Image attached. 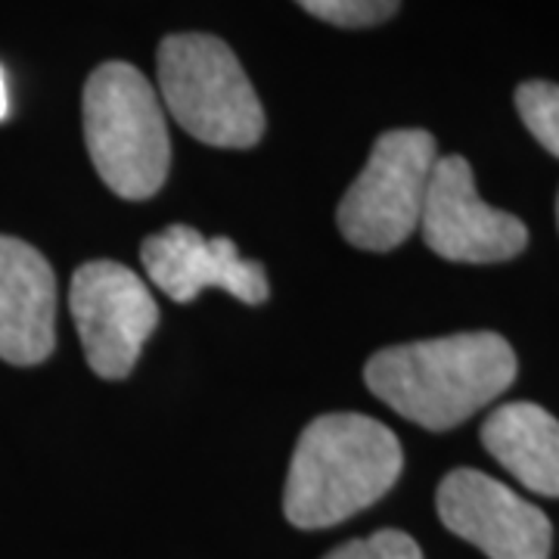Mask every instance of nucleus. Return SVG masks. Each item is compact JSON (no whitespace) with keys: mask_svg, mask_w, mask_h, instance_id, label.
Returning a JSON list of instances; mask_svg holds the SVG:
<instances>
[{"mask_svg":"<svg viewBox=\"0 0 559 559\" xmlns=\"http://www.w3.org/2000/svg\"><path fill=\"white\" fill-rule=\"evenodd\" d=\"M162 103L209 146L249 150L264 134V109L237 53L215 35H168L159 47Z\"/></svg>","mask_w":559,"mask_h":559,"instance_id":"4","label":"nucleus"},{"mask_svg":"<svg viewBox=\"0 0 559 559\" xmlns=\"http://www.w3.org/2000/svg\"><path fill=\"white\" fill-rule=\"evenodd\" d=\"M557 221H559V197H557Z\"/></svg>","mask_w":559,"mask_h":559,"instance_id":"16","label":"nucleus"},{"mask_svg":"<svg viewBox=\"0 0 559 559\" xmlns=\"http://www.w3.org/2000/svg\"><path fill=\"white\" fill-rule=\"evenodd\" d=\"M364 380L395 414L444 432L513 385L516 352L503 336L485 330L392 345L367 360Z\"/></svg>","mask_w":559,"mask_h":559,"instance_id":"1","label":"nucleus"},{"mask_svg":"<svg viewBox=\"0 0 559 559\" xmlns=\"http://www.w3.org/2000/svg\"><path fill=\"white\" fill-rule=\"evenodd\" d=\"M439 516L457 538L476 544L488 559H547L550 520L503 481L479 469H454L439 485Z\"/></svg>","mask_w":559,"mask_h":559,"instance_id":"8","label":"nucleus"},{"mask_svg":"<svg viewBox=\"0 0 559 559\" xmlns=\"http://www.w3.org/2000/svg\"><path fill=\"white\" fill-rule=\"evenodd\" d=\"M481 444L528 491L559 498V419L550 411L510 401L485 419Z\"/></svg>","mask_w":559,"mask_h":559,"instance_id":"11","label":"nucleus"},{"mask_svg":"<svg viewBox=\"0 0 559 559\" xmlns=\"http://www.w3.org/2000/svg\"><path fill=\"white\" fill-rule=\"evenodd\" d=\"M296 3L305 13L342 28L380 25L399 10V0H296Z\"/></svg>","mask_w":559,"mask_h":559,"instance_id":"13","label":"nucleus"},{"mask_svg":"<svg viewBox=\"0 0 559 559\" xmlns=\"http://www.w3.org/2000/svg\"><path fill=\"white\" fill-rule=\"evenodd\" d=\"M516 109L532 138L559 159V84L525 81L516 91Z\"/></svg>","mask_w":559,"mask_h":559,"instance_id":"12","label":"nucleus"},{"mask_svg":"<svg viewBox=\"0 0 559 559\" xmlns=\"http://www.w3.org/2000/svg\"><path fill=\"white\" fill-rule=\"evenodd\" d=\"M140 261L146 277L175 301H193L209 286H218L246 305H261L271 293L259 261L242 259L237 242L227 237L205 240L190 224H171L150 237L140 249Z\"/></svg>","mask_w":559,"mask_h":559,"instance_id":"9","label":"nucleus"},{"mask_svg":"<svg viewBox=\"0 0 559 559\" xmlns=\"http://www.w3.org/2000/svg\"><path fill=\"white\" fill-rule=\"evenodd\" d=\"M419 230L436 255L466 264L516 259L528 242V230L516 215L481 202L473 168L463 156H441L436 162Z\"/></svg>","mask_w":559,"mask_h":559,"instance_id":"7","label":"nucleus"},{"mask_svg":"<svg viewBox=\"0 0 559 559\" xmlns=\"http://www.w3.org/2000/svg\"><path fill=\"white\" fill-rule=\"evenodd\" d=\"M69 308L91 370L121 380L134 370L143 342L159 323L150 286L119 261H87L72 277Z\"/></svg>","mask_w":559,"mask_h":559,"instance_id":"6","label":"nucleus"},{"mask_svg":"<svg viewBox=\"0 0 559 559\" xmlns=\"http://www.w3.org/2000/svg\"><path fill=\"white\" fill-rule=\"evenodd\" d=\"M323 559H423L419 544L399 528H382L364 540H348Z\"/></svg>","mask_w":559,"mask_h":559,"instance_id":"14","label":"nucleus"},{"mask_svg":"<svg viewBox=\"0 0 559 559\" xmlns=\"http://www.w3.org/2000/svg\"><path fill=\"white\" fill-rule=\"evenodd\" d=\"M84 140L100 180L121 200H150L171 165L162 103L128 62H103L84 84Z\"/></svg>","mask_w":559,"mask_h":559,"instance_id":"3","label":"nucleus"},{"mask_svg":"<svg viewBox=\"0 0 559 559\" xmlns=\"http://www.w3.org/2000/svg\"><path fill=\"white\" fill-rule=\"evenodd\" d=\"M399 436L364 414H326L305 426L293 451L283 510L296 528H330L367 510L399 481Z\"/></svg>","mask_w":559,"mask_h":559,"instance_id":"2","label":"nucleus"},{"mask_svg":"<svg viewBox=\"0 0 559 559\" xmlns=\"http://www.w3.org/2000/svg\"><path fill=\"white\" fill-rule=\"evenodd\" d=\"M436 138L419 128L385 131L348 193L342 197L340 230L367 252H392L419 227L432 168Z\"/></svg>","mask_w":559,"mask_h":559,"instance_id":"5","label":"nucleus"},{"mask_svg":"<svg viewBox=\"0 0 559 559\" xmlns=\"http://www.w3.org/2000/svg\"><path fill=\"white\" fill-rule=\"evenodd\" d=\"M10 112V94H7V79H3V69H0V121L7 119Z\"/></svg>","mask_w":559,"mask_h":559,"instance_id":"15","label":"nucleus"},{"mask_svg":"<svg viewBox=\"0 0 559 559\" xmlns=\"http://www.w3.org/2000/svg\"><path fill=\"white\" fill-rule=\"evenodd\" d=\"M57 345V277L35 246L0 237V358L32 367Z\"/></svg>","mask_w":559,"mask_h":559,"instance_id":"10","label":"nucleus"}]
</instances>
